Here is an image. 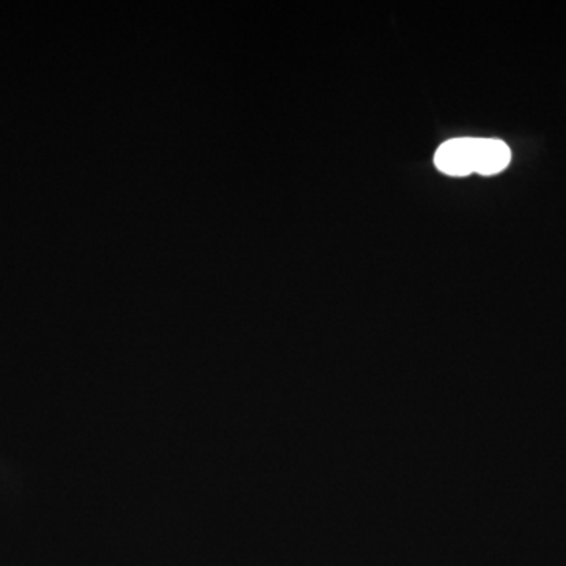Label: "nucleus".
<instances>
[{
  "instance_id": "f257e3e1",
  "label": "nucleus",
  "mask_w": 566,
  "mask_h": 566,
  "mask_svg": "<svg viewBox=\"0 0 566 566\" xmlns=\"http://www.w3.org/2000/svg\"><path fill=\"white\" fill-rule=\"evenodd\" d=\"M475 137L447 140L434 155V166L450 177L475 174Z\"/></svg>"
},
{
  "instance_id": "f03ea898",
  "label": "nucleus",
  "mask_w": 566,
  "mask_h": 566,
  "mask_svg": "<svg viewBox=\"0 0 566 566\" xmlns=\"http://www.w3.org/2000/svg\"><path fill=\"white\" fill-rule=\"evenodd\" d=\"M512 161V151L505 142L497 139H476L475 174L483 177L501 174Z\"/></svg>"
}]
</instances>
